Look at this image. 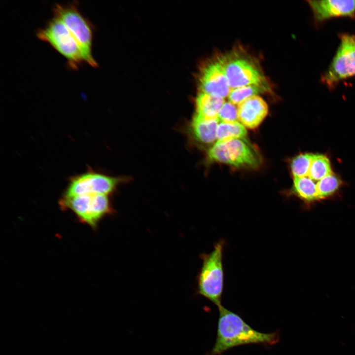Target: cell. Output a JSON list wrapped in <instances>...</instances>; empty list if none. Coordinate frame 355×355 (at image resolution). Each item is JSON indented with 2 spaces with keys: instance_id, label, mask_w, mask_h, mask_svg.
<instances>
[{
  "instance_id": "cell-6",
  "label": "cell",
  "mask_w": 355,
  "mask_h": 355,
  "mask_svg": "<svg viewBox=\"0 0 355 355\" xmlns=\"http://www.w3.org/2000/svg\"><path fill=\"white\" fill-rule=\"evenodd\" d=\"M36 35L39 39L50 44L63 55L71 68L75 70L84 62L75 37L58 18L54 16L43 28L37 31Z\"/></svg>"
},
{
  "instance_id": "cell-18",
  "label": "cell",
  "mask_w": 355,
  "mask_h": 355,
  "mask_svg": "<svg viewBox=\"0 0 355 355\" xmlns=\"http://www.w3.org/2000/svg\"><path fill=\"white\" fill-rule=\"evenodd\" d=\"M247 131L244 126L238 121L233 122H221L218 124L216 131L218 141L233 139H246Z\"/></svg>"
},
{
  "instance_id": "cell-19",
  "label": "cell",
  "mask_w": 355,
  "mask_h": 355,
  "mask_svg": "<svg viewBox=\"0 0 355 355\" xmlns=\"http://www.w3.org/2000/svg\"><path fill=\"white\" fill-rule=\"evenodd\" d=\"M342 184L341 179L333 173L319 180L316 186L319 200L333 196Z\"/></svg>"
},
{
  "instance_id": "cell-4",
  "label": "cell",
  "mask_w": 355,
  "mask_h": 355,
  "mask_svg": "<svg viewBox=\"0 0 355 355\" xmlns=\"http://www.w3.org/2000/svg\"><path fill=\"white\" fill-rule=\"evenodd\" d=\"M338 36L339 46L320 78L330 91L334 90L342 81L355 77V34L340 33Z\"/></svg>"
},
{
  "instance_id": "cell-21",
  "label": "cell",
  "mask_w": 355,
  "mask_h": 355,
  "mask_svg": "<svg viewBox=\"0 0 355 355\" xmlns=\"http://www.w3.org/2000/svg\"><path fill=\"white\" fill-rule=\"evenodd\" d=\"M218 118L223 122L238 121V108L236 105L230 101L225 102L218 112Z\"/></svg>"
},
{
  "instance_id": "cell-20",
  "label": "cell",
  "mask_w": 355,
  "mask_h": 355,
  "mask_svg": "<svg viewBox=\"0 0 355 355\" xmlns=\"http://www.w3.org/2000/svg\"><path fill=\"white\" fill-rule=\"evenodd\" d=\"M313 153H303L295 156L290 163V170L294 178L308 177Z\"/></svg>"
},
{
  "instance_id": "cell-5",
  "label": "cell",
  "mask_w": 355,
  "mask_h": 355,
  "mask_svg": "<svg viewBox=\"0 0 355 355\" xmlns=\"http://www.w3.org/2000/svg\"><path fill=\"white\" fill-rule=\"evenodd\" d=\"M54 16L60 19L70 30L80 48L84 62L92 67L97 63L92 54L93 28L90 21L79 11L74 3L57 4L53 9Z\"/></svg>"
},
{
  "instance_id": "cell-15",
  "label": "cell",
  "mask_w": 355,
  "mask_h": 355,
  "mask_svg": "<svg viewBox=\"0 0 355 355\" xmlns=\"http://www.w3.org/2000/svg\"><path fill=\"white\" fill-rule=\"evenodd\" d=\"M224 102V99L200 92L196 99V113L207 117L217 118Z\"/></svg>"
},
{
  "instance_id": "cell-9",
  "label": "cell",
  "mask_w": 355,
  "mask_h": 355,
  "mask_svg": "<svg viewBox=\"0 0 355 355\" xmlns=\"http://www.w3.org/2000/svg\"><path fill=\"white\" fill-rule=\"evenodd\" d=\"M218 59L231 89L267 83L259 68L247 58L235 56Z\"/></svg>"
},
{
  "instance_id": "cell-17",
  "label": "cell",
  "mask_w": 355,
  "mask_h": 355,
  "mask_svg": "<svg viewBox=\"0 0 355 355\" xmlns=\"http://www.w3.org/2000/svg\"><path fill=\"white\" fill-rule=\"evenodd\" d=\"M269 90L268 83L260 85H247L231 89L228 97L230 102L235 105H238L251 96L258 95Z\"/></svg>"
},
{
  "instance_id": "cell-7",
  "label": "cell",
  "mask_w": 355,
  "mask_h": 355,
  "mask_svg": "<svg viewBox=\"0 0 355 355\" xmlns=\"http://www.w3.org/2000/svg\"><path fill=\"white\" fill-rule=\"evenodd\" d=\"M59 204L63 209L71 210L80 221L92 227H95L111 210L107 195H63Z\"/></svg>"
},
{
  "instance_id": "cell-1",
  "label": "cell",
  "mask_w": 355,
  "mask_h": 355,
  "mask_svg": "<svg viewBox=\"0 0 355 355\" xmlns=\"http://www.w3.org/2000/svg\"><path fill=\"white\" fill-rule=\"evenodd\" d=\"M219 317L216 338L213 348L205 355H222L235 347L248 344L272 346L279 342L278 332L258 331L246 323L238 314L224 308H218Z\"/></svg>"
},
{
  "instance_id": "cell-10",
  "label": "cell",
  "mask_w": 355,
  "mask_h": 355,
  "mask_svg": "<svg viewBox=\"0 0 355 355\" xmlns=\"http://www.w3.org/2000/svg\"><path fill=\"white\" fill-rule=\"evenodd\" d=\"M317 26L334 18L355 19V0H307Z\"/></svg>"
},
{
  "instance_id": "cell-3",
  "label": "cell",
  "mask_w": 355,
  "mask_h": 355,
  "mask_svg": "<svg viewBox=\"0 0 355 355\" xmlns=\"http://www.w3.org/2000/svg\"><path fill=\"white\" fill-rule=\"evenodd\" d=\"M207 158L241 168L256 169L262 163L258 150L246 139L218 141L208 150Z\"/></svg>"
},
{
  "instance_id": "cell-13",
  "label": "cell",
  "mask_w": 355,
  "mask_h": 355,
  "mask_svg": "<svg viewBox=\"0 0 355 355\" xmlns=\"http://www.w3.org/2000/svg\"><path fill=\"white\" fill-rule=\"evenodd\" d=\"M219 121L218 117L209 118L195 113L189 127L192 137L201 143H212L216 139Z\"/></svg>"
},
{
  "instance_id": "cell-2",
  "label": "cell",
  "mask_w": 355,
  "mask_h": 355,
  "mask_svg": "<svg viewBox=\"0 0 355 355\" xmlns=\"http://www.w3.org/2000/svg\"><path fill=\"white\" fill-rule=\"evenodd\" d=\"M226 242L220 240L209 253H202V265L197 277V293L208 299L218 308L222 306L224 272L223 256Z\"/></svg>"
},
{
  "instance_id": "cell-8",
  "label": "cell",
  "mask_w": 355,
  "mask_h": 355,
  "mask_svg": "<svg viewBox=\"0 0 355 355\" xmlns=\"http://www.w3.org/2000/svg\"><path fill=\"white\" fill-rule=\"evenodd\" d=\"M123 180V178L110 177L90 169L71 177L63 195H108Z\"/></svg>"
},
{
  "instance_id": "cell-14",
  "label": "cell",
  "mask_w": 355,
  "mask_h": 355,
  "mask_svg": "<svg viewBox=\"0 0 355 355\" xmlns=\"http://www.w3.org/2000/svg\"><path fill=\"white\" fill-rule=\"evenodd\" d=\"M289 194L298 198L307 206L320 201L316 184L309 177L294 178Z\"/></svg>"
},
{
  "instance_id": "cell-11",
  "label": "cell",
  "mask_w": 355,
  "mask_h": 355,
  "mask_svg": "<svg viewBox=\"0 0 355 355\" xmlns=\"http://www.w3.org/2000/svg\"><path fill=\"white\" fill-rule=\"evenodd\" d=\"M199 79L201 92L224 99L231 90L218 59L203 68Z\"/></svg>"
},
{
  "instance_id": "cell-12",
  "label": "cell",
  "mask_w": 355,
  "mask_h": 355,
  "mask_svg": "<svg viewBox=\"0 0 355 355\" xmlns=\"http://www.w3.org/2000/svg\"><path fill=\"white\" fill-rule=\"evenodd\" d=\"M239 120L245 127L253 129L264 120L269 112L266 102L258 95L251 96L238 105Z\"/></svg>"
},
{
  "instance_id": "cell-16",
  "label": "cell",
  "mask_w": 355,
  "mask_h": 355,
  "mask_svg": "<svg viewBox=\"0 0 355 355\" xmlns=\"http://www.w3.org/2000/svg\"><path fill=\"white\" fill-rule=\"evenodd\" d=\"M329 158L323 154H313L308 177L314 181H319L332 173Z\"/></svg>"
}]
</instances>
